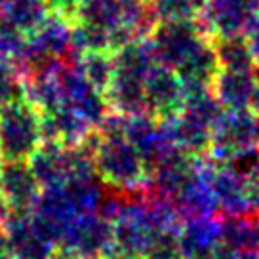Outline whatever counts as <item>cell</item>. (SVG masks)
<instances>
[{
    "label": "cell",
    "mask_w": 259,
    "mask_h": 259,
    "mask_svg": "<svg viewBox=\"0 0 259 259\" xmlns=\"http://www.w3.org/2000/svg\"><path fill=\"white\" fill-rule=\"evenodd\" d=\"M149 42L156 61L178 74L187 94L211 90L219 61L213 38L198 17L158 21Z\"/></svg>",
    "instance_id": "1"
},
{
    "label": "cell",
    "mask_w": 259,
    "mask_h": 259,
    "mask_svg": "<svg viewBox=\"0 0 259 259\" xmlns=\"http://www.w3.org/2000/svg\"><path fill=\"white\" fill-rule=\"evenodd\" d=\"M113 76L105 90L111 111L122 116L147 113L145 80L149 71L158 63L149 38L128 44L113 54Z\"/></svg>",
    "instance_id": "2"
},
{
    "label": "cell",
    "mask_w": 259,
    "mask_h": 259,
    "mask_svg": "<svg viewBox=\"0 0 259 259\" xmlns=\"http://www.w3.org/2000/svg\"><path fill=\"white\" fill-rule=\"evenodd\" d=\"M94 164L99 179L109 189L120 193H138L147 185L143 156L124 134H103L94 151Z\"/></svg>",
    "instance_id": "3"
},
{
    "label": "cell",
    "mask_w": 259,
    "mask_h": 259,
    "mask_svg": "<svg viewBox=\"0 0 259 259\" xmlns=\"http://www.w3.org/2000/svg\"><path fill=\"white\" fill-rule=\"evenodd\" d=\"M42 111L27 99L0 107V158L29 162L42 145Z\"/></svg>",
    "instance_id": "4"
},
{
    "label": "cell",
    "mask_w": 259,
    "mask_h": 259,
    "mask_svg": "<svg viewBox=\"0 0 259 259\" xmlns=\"http://www.w3.org/2000/svg\"><path fill=\"white\" fill-rule=\"evenodd\" d=\"M253 151H259V114L253 109L225 111L213 134L210 160L227 164Z\"/></svg>",
    "instance_id": "5"
},
{
    "label": "cell",
    "mask_w": 259,
    "mask_h": 259,
    "mask_svg": "<svg viewBox=\"0 0 259 259\" xmlns=\"http://www.w3.org/2000/svg\"><path fill=\"white\" fill-rule=\"evenodd\" d=\"M59 250L76 259H111L114 255L113 223L97 211L78 215L65 229Z\"/></svg>",
    "instance_id": "6"
},
{
    "label": "cell",
    "mask_w": 259,
    "mask_h": 259,
    "mask_svg": "<svg viewBox=\"0 0 259 259\" xmlns=\"http://www.w3.org/2000/svg\"><path fill=\"white\" fill-rule=\"evenodd\" d=\"M259 16V0H208L198 21L211 38L244 36Z\"/></svg>",
    "instance_id": "7"
},
{
    "label": "cell",
    "mask_w": 259,
    "mask_h": 259,
    "mask_svg": "<svg viewBox=\"0 0 259 259\" xmlns=\"http://www.w3.org/2000/svg\"><path fill=\"white\" fill-rule=\"evenodd\" d=\"M147 113L158 120H170L181 113L187 92L183 82L171 69L156 63L145 80Z\"/></svg>",
    "instance_id": "8"
},
{
    "label": "cell",
    "mask_w": 259,
    "mask_h": 259,
    "mask_svg": "<svg viewBox=\"0 0 259 259\" xmlns=\"http://www.w3.org/2000/svg\"><path fill=\"white\" fill-rule=\"evenodd\" d=\"M259 88L257 69H225L219 67L211 84V94L225 111L253 109Z\"/></svg>",
    "instance_id": "9"
},
{
    "label": "cell",
    "mask_w": 259,
    "mask_h": 259,
    "mask_svg": "<svg viewBox=\"0 0 259 259\" xmlns=\"http://www.w3.org/2000/svg\"><path fill=\"white\" fill-rule=\"evenodd\" d=\"M2 231L6 233L14 259H50L57 250L36 231L32 223V210H12Z\"/></svg>",
    "instance_id": "10"
},
{
    "label": "cell",
    "mask_w": 259,
    "mask_h": 259,
    "mask_svg": "<svg viewBox=\"0 0 259 259\" xmlns=\"http://www.w3.org/2000/svg\"><path fill=\"white\" fill-rule=\"evenodd\" d=\"M208 178L218 202L219 215H235V213L251 211L246 179L231 164L208 160Z\"/></svg>",
    "instance_id": "11"
},
{
    "label": "cell",
    "mask_w": 259,
    "mask_h": 259,
    "mask_svg": "<svg viewBox=\"0 0 259 259\" xmlns=\"http://www.w3.org/2000/svg\"><path fill=\"white\" fill-rule=\"evenodd\" d=\"M0 189L10 210H32L42 185L34 178L29 162L2 160L0 162Z\"/></svg>",
    "instance_id": "12"
},
{
    "label": "cell",
    "mask_w": 259,
    "mask_h": 259,
    "mask_svg": "<svg viewBox=\"0 0 259 259\" xmlns=\"http://www.w3.org/2000/svg\"><path fill=\"white\" fill-rule=\"evenodd\" d=\"M34 178L42 187L61 185L74 176V151L56 141H42L36 153L29 158Z\"/></svg>",
    "instance_id": "13"
},
{
    "label": "cell",
    "mask_w": 259,
    "mask_h": 259,
    "mask_svg": "<svg viewBox=\"0 0 259 259\" xmlns=\"http://www.w3.org/2000/svg\"><path fill=\"white\" fill-rule=\"evenodd\" d=\"M178 238L183 259H208L221 244V219L219 215L185 219Z\"/></svg>",
    "instance_id": "14"
},
{
    "label": "cell",
    "mask_w": 259,
    "mask_h": 259,
    "mask_svg": "<svg viewBox=\"0 0 259 259\" xmlns=\"http://www.w3.org/2000/svg\"><path fill=\"white\" fill-rule=\"evenodd\" d=\"M92 126L71 107L59 105L42 113V136L44 141H56L65 147L80 145L82 139L92 132Z\"/></svg>",
    "instance_id": "15"
},
{
    "label": "cell",
    "mask_w": 259,
    "mask_h": 259,
    "mask_svg": "<svg viewBox=\"0 0 259 259\" xmlns=\"http://www.w3.org/2000/svg\"><path fill=\"white\" fill-rule=\"evenodd\" d=\"M221 246L233 253L259 255V213L246 211L235 215H219Z\"/></svg>",
    "instance_id": "16"
},
{
    "label": "cell",
    "mask_w": 259,
    "mask_h": 259,
    "mask_svg": "<svg viewBox=\"0 0 259 259\" xmlns=\"http://www.w3.org/2000/svg\"><path fill=\"white\" fill-rule=\"evenodd\" d=\"M50 14L48 0H6L0 6V16H4L29 36L40 29Z\"/></svg>",
    "instance_id": "17"
},
{
    "label": "cell",
    "mask_w": 259,
    "mask_h": 259,
    "mask_svg": "<svg viewBox=\"0 0 259 259\" xmlns=\"http://www.w3.org/2000/svg\"><path fill=\"white\" fill-rule=\"evenodd\" d=\"M213 46H215L219 67H225V69H255L244 36L213 38Z\"/></svg>",
    "instance_id": "18"
},
{
    "label": "cell",
    "mask_w": 259,
    "mask_h": 259,
    "mask_svg": "<svg viewBox=\"0 0 259 259\" xmlns=\"http://www.w3.org/2000/svg\"><path fill=\"white\" fill-rule=\"evenodd\" d=\"M113 69V54H107V52H90L80 61V71L86 76V80L101 92H105L109 86Z\"/></svg>",
    "instance_id": "19"
},
{
    "label": "cell",
    "mask_w": 259,
    "mask_h": 259,
    "mask_svg": "<svg viewBox=\"0 0 259 259\" xmlns=\"http://www.w3.org/2000/svg\"><path fill=\"white\" fill-rule=\"evenodd\" d=\"M25 97L23 76L14 61L0 57V107Z\"/></svg>",
    "instance_id": "20"
},
{
    "label": "cell",
    "mask_w": 259,
    "mask_h": 259,
    "mask_svg": "<svg viewBox=\"0 0 259 259\" xmlns=\"http://www.w3.org/2000/svg\"><path fill=\"white\" fill-rule=\"evenodd\" d=\"M27 44H29V34H25L12 21L0 16V57L14 61L21 56Z\"/></svg>",
    "instance_id": "21"
},
{
    "label": "cell",
    "mask_w": 259,
    "mask_h": 259,
    "mask_svg": "<svg viewBox=\"0 0 259 259\" xmlns=\"http://www.w3.org/2000/svg\"><path fill=\"white\" fill-rule=\"evenodd\" d=\"M158 21H176V19H196L200 8L194 0H151Z\"/></svg>",
    "instance_id": "22"
},
{
    "label": "cell",
    "mask_w": 259,
    "mask_h": 259,
    "mask_svg": "<svg viewBox=\"0 0 259 259\" xmlns=\"http://www.w3.org/2000/svg\"><path fill=\"white\" fill-rule=\"evenodd\" d=\"M244 40H246V46L250 50L251 61L255 65V69L259 71V16L251 21V25L246 29L244 32Z\"/></svg>",
    "instance_id": "23"
},
{
    "label": "cell",
    "mask_w": 259,
    "mask_h": 259,
    "mask_svg": "<svg viewBox=\"0 0 259 259\" xmlns=\"http://www.w3.org/2000/svg\"><path fill=\"white\" fill-rule=\"evenodd\" d=\"M0 259H14V253L10 250L8 238H6V233L2 231V227H0Z\"/></svg>",
    "instance_id": "24"
},
{
    "label": "cell",
    "mask_w": 259,
    "mask_h": 259,
    "mask_svg": "<svg viewBox=\"0 0 259 259\" xmlns=\"http://www.w3.org/2000/svg\"><path fill=\"white\" fill-rule=\"evenodd\" d=\"M10 206L8 202H6V198H4V194H2V189H0V227L4 225V221L8 219L10 215Z\"/></svg>",
    "instance_id": "25"
},
{
    "label": "cell",
    "mask_w": 259,
    "mask_h": 259,
    "mask_svg": "<svg viewBox=\"0 0 259 259\" xmlns=\"http://www.w3.org/2000/svg\"><path fill=\"white\" fill-rule=\"evenodd\" d=\"M50 259H76V257H74L73 253H69V251L59 250V248H57V250L52 253V257H50Z\"/></svg>",
    "instance_id": "26"
},
{
    "label": "cell",
    "mask_w": 259,
    "mask_h": 259,
    "mask_svg": "<svg viewBox=\"0 0 259 259\" xmlns=\"http://www.w3.org/2000/svg\"><path fill=\"white\" fill-rule=\"evenodd\" d=\"M194 4H196V6H198V8H200V12H202V10H204V6H206V4H208V0H194Z\"/></svg>",
    "instance_id": "27"
},
{
    "label": "cell",
    "mask_w": 259,
    "mask_h": 259,
    "mask_svg": "<svg viewBox=\"0 0 259 259\" xmlns=\"http://www.w3.org/2000/svg\"><path fill=\"white\" fill-rule=\"evenodd\" d=\"M143 2H151V0H143Z\"/></svg>",
    "instance_id": "28"
},
{
    "label": "cell",
    "mask_w": 259,
    "mask_h": 259,
    "mask_svg": "<svg viewBox=\"0 0 259 259\" xmlns=\"http://www.w3.org/2000/svg\"><path fill=\"white\" fill-rule=\"evenodd\" d=\"M0 162H2V158H0Z\"/></svg>",
    "instance_id": "29"
}]
</instances>
